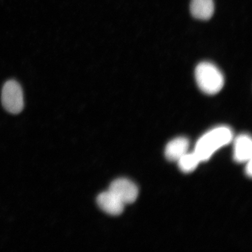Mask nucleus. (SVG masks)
<instances>
[{
  "instance_id": "f257e3e1",
  "label": "nucleus",
  "mask_w": 252,
  "mask_h": 252,
  "mask_svg": "<svg viewBox=\"0 0 252 252\" xmlns=\"http://www.w3.org/2000/svg\"><path fill=\"white\" fill-rule=\"evenodd\" d=\"M233 132L227 126H219L207 132L198 140L194 152L201 162L209 159L220 148L231 143Z\"/></svg>"
},
{
  "instance_id": "f03ea898",
  "label": "nucleus",
  "mask_w": 252,
  "mask_h": 252,
  "mask_svg": "<svg viewBox=\"0 0 252 252\" xmlns=\"http://www.w3.org/2000/svg\"><path fill=\"white\" fill-rule=\"evenodd\" d=\"M197 86L205 94H215L224 86L222 72L212 63L204 62L198 64L195 70Z\"/></svg>"
},
{
  "instance_id": "7ed1b4c3",
  "label": "nucleus",
  "mask_w": 252,
  "mask_h": 252,
  "mask_svg": "<svg viewBox=\"0 0 252 252\" xmlns=\"http://www.w3.org/2000/svg\"><path fill=\"white\" fill-rule=\"evenodd\" d=\"M1 102L4 108L12 115H17L24 108L23 88L17 81L8 80L3 86Z\"/></svg>"
},
{
  "instance_id": "20e7f679",
  "label": "nucleus",
  "mask_w": 252,
  "mask_h": 252,
  "mask_svg": "<svg viewBox=\"0 0 252 252\" xmlns=\"http://www.w3.org/2000/svg\"><path fill=\"white\" fill-rule=\"evenodd\" d=\"M109 190L116 195L125 205L136 200L138 189L133 182L127 179L120 178L112 182Z\"/></svg>"
},
{
  "instance_id": "39448f33",
  "label": "nucleus",
  "mask_w": 252,
  "mask_h": 252,
  "mask_svg": "<svg viewBox=\"0 0 252 252\" xmlns=\"http://www.w3.org/2000/svg\"><path fill=\"white\" fill-rule=\"evenodd\" d=\"M96 202L103 212L113 216L121 215L124 212L125 204L112 192H103L97 197Z\"/></svg>"
},
{
  "instance_id": "423d86ee",
  "label": "nucleus",
  "mask_w": 252,
  "mask_h": 252,
  "mask_svg": "<svg viewBox=\"0 0 252 252\" xmlns=\"http://www.w3.org/2000/svg\"><path fill=\"white\" fill-rule=\"evenodd\" d=\"M252 141L250 135H239L234 142V157L238 163L247 162L252 159Z\"/></svg>"
},
{
  "instance_id": "0eeeda50",
  "label": "nucleus",
  "mask_w": 252,
  "mask_h": 252,
  "mask_svg": "<svg viewBox=\"0 0 252 252\" xmlns=\"http://www.w3.org/2000/svg\"><path fill=\"white\" fill-rule=\"evenodd\" d=\"M189 142L187 138L180 137L170 141L166 147L165 154L166 159L170 161H178L188 153Z\"/></svg>"
},
{
  "instance_id": "6e6552de",
  "label": "nucleus",
  "mask_w": 252,
  "mask_h": 252,
  "mask_svg": "<svg viewBox=\"0 0 252 252\" xmlns=\"http://www.w3.org/2000/svg\"><path fill=\"white\" fill-rule=\"evenodd\" d=\"M190 12L193 17L200 20H210L214 14L213 0H191Z\"/></svg>"
},
{
  "instance_id": "1a4fd4ad",
  "label": "nucleus",
  "mask_w": 252,
  "mask_h": 252,
  "mask_svg": "<svg viewBox=\"0 0 252 252\" xmlns=\"http://www.w3.org/2000/svg\"><path fill=\"white\" fill-rule=\"evenodd\" d=\"M179 168L182 172L190 173L196 169L201 160L194 152L186 153L178 160Z\"/></svg>"
},
{
  "instance_id": "9d476101",
  "label": "nucleus",
  "mask_w": 252,
  "mask_h": 252,
  "mask_svg": "<svg viewBox=\"0 0 252 252\" xmlns=\"http://www.w3.org/2000/svg\"><path fill=\"white\" fill-rule=\"evenodd\" d=\"M247 162V166H246V173L248 176L250 178L252 177V159L249 160Z\"/></svg>"
}]
</instances>
